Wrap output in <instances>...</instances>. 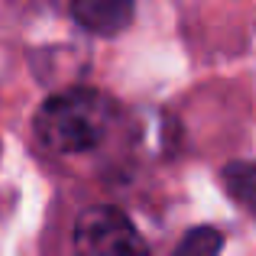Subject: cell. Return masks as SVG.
Wrapping results in <instances>:
<instances>
[{"instance_id":"cell-5","label":"cell","mask_w":256,"mask_h":256,"mask_svg":"<svg viewBox=\"0 0 256 256\" xmlns=\"http://www.w3.org/2000/svg\"><path fill=\"white\" fill-rule=\"evenodd\" d=\"M220 246H224V237L214 227H198V230H192L178 244L175 256H218Z\"/></svg>"},{"instance_id":"cell-1","label":"cell","mask_w":256,"mask_h":256,"mask_svg":"<svg viewBox=\"0 0 256 256\" xmlns=\"http://www.w3.org/2000/svg\"><path fill=\"white\" fill-rule=\"evenodd\" d=\"M114 100L94 88H68L52 94L36 114V133L46 150L62 156H82L98 150L114 124Z\"/></svg>"},{"instance_id":"cell-3","label":"cell","mask_w":256,"mask_h":256,"mask_svg":"<svg viewBox=\"0 0 256 256\" xmlns=\"http://www.w3.org/2000/svg\"><path fill=\"white\" fill-rule=\"evenodd\" d=\"M75 20L98 36H114L133 20V6L126 0H82L72 6Z\"/></svg>"},{"instance_id":"cell-2","label":"cell","mask_w":256,"mask_h":256,"mask_svg":"<svg viewBox=\"0 0 256 256\" xmlns=\"http://www.w3.org/2000/svg\"><path fill=\"white\" fill-rule=\"evenodd\" d=\"M78 256H150L143 234L133 227L120 208L98 204L88 208L75 224Z\"/></svg>"},{"instance_id":"cell-4","label":"cell","mask_w":256,"mask_h":256,"mask_svg":"<svg viewBox=\"0 0 256 256\" xmlns=\"http://www.w3.org/2000/svg\"><path fill=\"white\" fill-rule=\"evenodd\" d=\"M224 188L244 211L256 218V162H230L224 169Z\"/></svg>"}]
</instances>
